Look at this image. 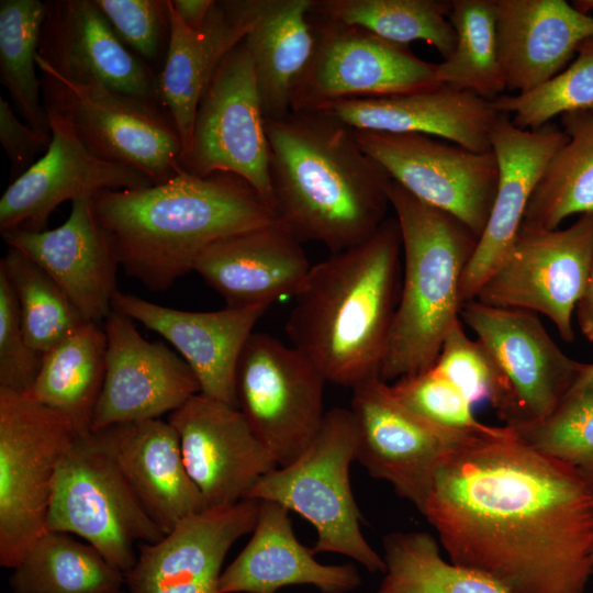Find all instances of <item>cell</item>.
<instances>
[{"mask_svg": "<svg viewBox=\"0 0 593 593\" xmlns=\"http://www.w3.org/2000/svg\"><path fill=\"white\" fill-rule=\"evenodd\" d=\"M421 513L451 562L508 593H584L593 575L591 477L507 426L451 449Z\"/></svg>", "mask_w": 593, "mask_h": 593, "instance_id": "6da1fadb", "label": "cell"}, {"mask_svg": "<svg viewBox=\"0 0 593 593\" xmlns=\"http://www.w3.org/2000/svg\"><path fill=\"white\" fill-rule=\"evenodd\" d=\"M273 211L300 242L332 253L371 237L388 219L384 168L354 130L324 111H291L266 120Z\"/></svg>", "mask_w": 593, "mask_h": 593, "instance_id": "7a4b0ae2", "label": "cell"}, {"mask_svg": "<svg viewBox=\"0 0 593 593\" xmlns=\"http://www.w3.org/2000/svg\"><path fill=\"white\" fill-rule=\"evenodd\" d=\"M91 203L119 266L152 291L193 271L211 245L278 220L251 186L227 172L181 169L159 184L101 191Z\"/></svg>", "mask_w": 593, "mask_h": 593, "instance_id": "3957f363", "label": "cell"}, {"mask_svg": "<svg viewBox=\"0 0 593 593\" xmlns=\"http://www.w3.org/2000/svg\"><path fill=\"white\" fill-rule=\"evenodd\" d=\"M401 277V234L389 217L367 240L311 266L286 323L290 345L327 382L353 389L380 377Z\"/></svg>", "mask_w": 593, "mask_h": 593, "instance_id": "277c9868", "label": "cell"}, {"mask_svg": "<svg viewBox=\"0 0 593 593\" xmlns=\"http://www.w3.org/2000/svg\"><path fill=\"white\" fill-rule=\"evenodd\" d=\"M389 200L402 244L399 302L380 368L385 382L433 368L460 320V287L479 238L454 215L392 180Z\"/></svg>", "mask_w": 593, "mask_h": 593, "instance_id": "5b68a950", "label": "cell"}, {"mask_svg": "<svg viewBox=\"0 0 593 593\" xmlns=\"http://www.w3.org/2000/svg\"><path fill=\"white\" fill-rule=\"evenodd\" d=\"M357 434L350 410L326 411L318 433L291 463L264 475L246 499L272 501L306 519L316 530L312 548L350 558L371 573L385 562L365 538L349 470L356 460Z\"/></svg>", "mask_w": 593, "mask_h": 593, "instance_id": "8992f818", "label": "cell"}, {"mask_svg": "<svg viewBox=\"0 0 593 593\" xmlns=\"http://www.w3.org/2000/svg\"><path fill=\"white\" fill-rule=\"evenodd\" d=\"M78 434L30 392L0 389V564L14 569L45 533L58 466Z\"/></svg>", "mask_w": 593, "mask_h": 593, "instance_id": "52a82bcc", "label": "cell"}, {"mask_svg": "<svg viewBox=\"0 0 593 593\" xmlns=\"http://www.w3.org/2000/svg\"><path fill=\"white\" fill-rule=\"evenodd\" d=\"M44 105L54 108L99 158L163 183L181 169L182 144L168 112L99 81L67 79L36 54Z\"/></svg>", "mask_w": 593, "mask_h": 593, "instance_id": "ba28073f", "label": "cell"}, {"mask_svg": "<svg viewBox=\"0 0 593 593\" xmlns=\"http://www.w3.org/2000/svg\"><path fill=\"white\" fill-rule=\"evenodd\" d=\"M46 528L81 537L123 573L136 562V544L164 536L94 432L78 434L64 455Z\"/></svg>", "mask_w": 593, "mask_h": 593, "instance_id": "9c48e42d", "label": "cell"}, {"mask_svg": "<svg viewBox=\"0 0 593 593\" xmlns=\"http://www.w3.org/2000/svg\"><path fill=\"white\" fill-rule=\"evenodd\" d=\"M460 320L493 363L500 388L492 407L512 429L545 418L585 367L560 349L535 313L471 300Z\"/></svg>", "mask_w": 593, "mask_h": 593, "instance_id": "30bf717a", "label": "cell"}, {"mask_svg": "<svg viewBox=\"0 0 593 593\" xmlns=\"http://www.w3.org/2000/svg\"><path fill=\"white\" fill-rule=\"evenodd\" d=\"M326 379L299 349L253 333L236 370L238 410L278 467L300 457L325 416Z\"/></svg>", "mask_w": 593, "mask_h": 593, "instance_id": "8fae6325", "label": "cell"}, {"mask_svg": "<svg viewBox=\"0 0 593 593\" xmlns=\"http://www.w3.org/2000/svg\"><path fill=\"white\" fill-rule=\"evenodd\" d=\"M593 266V212L566 228L521 225L474 300L548 317L572 343V315Z\"/></svg>", "mask_w": 593, "mask_h": 593, "instance_id": "7c38bea8", "label": "cell"}, {"mask_svg": "<svg viewBox=\"0 0 593 593\" xmlns=\"http://www.w3.org/2000/svg\"><path fill=\"white\" fill-rule=\"evenodd\" d=\"M181 167L200 177L233 174L273 210L266 118L244 41L223 59L199 103Z\"/></svg>", "mask_w": 593, "mask_h": 593, "instance_id": "4fadbf2b", "label": "cell"}, {"mask_svg": "<svg viewBox=\"0 0 593 593\" xmlns=\"http://www.w3.org/2000/svg\"><path fill=\"white\" fill-rule=\"evenodd\" d=\"M310 18L315 49L293 92L291 111H318L345 100L390 97L441 85L436 64L421 59L409 46L312 12Z\"/></svg>", "mask_w": 593, "mask_h": 593, "instance_id": "5bb4252c", "label": "cell"}, {"mask_svg": "<svg viewBox=\"0 0 593 593\" xmlns=\"http://www.w3.org/2000/svg\"><path fill=\"white\" fill-rule=\"evenodd\" d=\"M354 133L359 146L392 180L421 201L454 215L480 238L499 179L492 150L473 152L417 133Z\"/></svg>", "mask_w": 593, "mask_h": 593, "instance_id": "9a60e30c", "label": "cell"}, {"mask_svg": "<svg viewBox=\"0 0 593 593\" xmlns=\"http://www.w3.org/2000/svg\"><path fill=\"white\" fill-rule=\"evenodd\" d=\"M349 410L356 425V460L419 512L445 456L480 433L430 423L402 404L379 376L353 388Z\"/></svg>", "mask_w": 593, "mask_h": 593, "instance_id": "2e32d148", "label": "cell"}, {"mask_svg": "<svg viewBox=\"0 0 593 593\" xmlns=\"http://www.w3.org/2000/svg\"><path fill=\"white\" fill-rule=\"evenodd\" d=\"M44 107L51 144L1 195V234L47 230L52 213L66 201L92 199L104 190L142 189L153 184L138 170L96 156L54 108Z\"/></svg>", "mask_w": 593, "mask_h": 593, "instance_id": "e0dca14e", "label": "cell"}, {"mask_svg": "<svg viewBox=\"0 0 593 593\" xmlns=\"http://www.w3.org/2000/svg\"><path fill=\"white\" fill-rule=\"evenodd\" d=\"M205 507L233 505L278 467L243 413L198 393L168 416Z\"/></svg>", "mask_w": 593, "mask_h": 593, "instance_id": "ac0fdd59", "label": "cell"}, {"mask_svg": "<svg viewBox=\"0 0 593 593\" xmlns=\"http://www.w3.org/2000/svg\"><path fill=\"white\" fill-rule=\"evenodd\" d=\"M105 374L91 432L172 413L200 393L188 363L160 342L145 339L134 321L111 311L104 320Z\"/></svg>", "mask_w": 593, "mask_h": 593, "instance_id": "d6986e66", "label": "cell"}, {"mask_svg": "<svg viewBox=\"0 0 593 593\" xmlns=\"http://www.w3.org/2000/svg\"><path fill=\"white\" fill-rule=\"evenodd\" d=\"M259 503L243 499L205 508L181 521L160 540L138 545L136 562L124 573L127 593H219L224 559L255 528Z\"/></svg>", "mask_w": 593, "mask_h": 593, "instance_id": "ffe728a7", "label": "cell"}, {"mask_svg": "<svg viewBox=\"0 0 593 593\" xmlns=\"http://www.w3.org/2000/svg\"><path fill=\"white\" fill-rule=\"evenodd\" d=\"M45 7L37 56L53 70L161 105L158 74L119 38L94 0H52Z\"/></svg>", "mask_w": 593, "mask_h": 593, "instance_id": "44dd1931", "label": "cell"}, {"mask_svg": "<svg viewBox=\"0 0 593 593\" xmlns=\"http://www.w3.org/2000/svg\"><path fill=\"white\" fill-rule=\"evenodd\" d=\"M489 141L499 168L497 187L488 223L462 276V304L475 299L512 245L540 177L568 136L551 123L521 128L508 115L497 113Z\"/></svg>", "mask_w": 593, "mask_h": 593, "instance_id": "7402d4cb", "label": "cell"}, {"mask_svg": "<svg viewBox=\"0 0 593 593\" xmlns=\"http://www.w3.org/2000/svg\"><path fill=\"white\" fill-rule=\"evenodd\" d=\"M269 306L193 312L163 306L120 290L112 310L168 340L193 371L200 393L238 409L236 370L257 321Z\"/></svg>", "mask_w": 593, "mask_h": 593, "instance_id": "603a6c76", "label": "cell"}, {"mask_svg": "<svg viewBox=\"0 0 593 593\" xmlns=\"http://www.w3.org/2000/svg\"><path fill=\"white\" fill-rule=\"evenodd\" d=\"M1 235L10 248L38 265L88 321L99 324L111 313L120 266L91 199L71 202L68 219L56 228Z\"/></svg>", "mask_w": 593, "mask_h": 593, "instance_id": "cb8c5ba5", "label": "cell"}, {"mask_svg": "<svg viewBox=\"0 0 593 593\" xmlns=\"http://www.w3.org/2000/svg\"><path fill=\"white\" fill-rule=\"evenodd\" d=\"M311 266L302 242L277 220L211 245L193 271L227 307H249L294 296Z\"/></svg>", "mask_w": 593, "mask_h": 593, "instance_id": "d4e9b609", "label": "cell"}, {"mask_svg": "<svg viewBox=\"0 0 593 593\" xmlns=\"http://www.w3.org/2000/svg\"><path fill=\"white\" fill-rule=\"evenodd\" d=\"M94 433L164 535L206 508L186 469L178 433L168 421H133Z\"/></svg>", "mask_w": 593, "mask_h": 593, "instance_id": "484cf974", "label": "cell"}, {"mask_svg": "<svg viewBox=\"0 0 593 593\" xmlns=\"http://www.w3.org/2000/svg\"><path fill=\"white\" fill-rule=\"evenodd\" d=\"M495 12L499 61L513 94L556 77L593 35V15L564 0H495Z\"/></svg>", "mask_w": 593, "mask_h": 593, "instance_id": "4316f807", "label": "cell"}, {"mask_svg": "<svg viewBox=\"0 0 593 593\" xmlns=\"http://www.w3.org/2000/svg\"><path fill=\"white\" fill-rule=\"evenodd\" d=\"M251 537L222 571L219 593H276L289 585L307 584L322 593H349L361 584L354 563L322 564L312 549L294 535L289 511L260 501Z\"/></svg>", "mask_w": 593, "mask_h": 593, "instance_id": "83f0119b", "label": "cell"}, {"mask_svg": "<svg viewBox=\"0 0 593 593\" xmlns=\"http://www.w3.org/2000/svg\"><path fill=\"white\" fill-rule=\"evenodd\" d=\"M318 111L354 130L425 134L479 153L491 150L489 135L497 114L489 101L445 85L390 97L345 100Z\"/></svg>", "mask_w": 593, "mask_h": 593, "instance_id": "f1b7e54d", "label": "cell"}, {"mask_svg": "<svg viewBox=\"0 0 593 593\" xmlns=\"http://www.w3.org/2000/svg\"><path fill=\"white\" fill-rule=\"evenodd\" d=\"M169 20L158 93L180 136L183 158L191 147L199 103L223 59L245 40L251 19L238 0L214 1L203 27L195 31L181 21L169 0Z\"/></svg>", "mask_w": 593, "mask_h": 593, "instance_id": "f546056e", "label": "cell"}, {"mask_svg": "<svg viewBox=\"0 0 593 593\" xmlns=\"http://www.w3.org/2000/svg\"><path fill=\"white\" fill-rule=\"evenodd\" d=\"M315 0H238L251 19L244 42L254 63L266 120L291 112L293 92L313 56Z\"/></svg>", "mask_w": 593, "mask_h": 593, "instance_id": "4dcf8cb0", "label": "cell"}, {"mask_svg": "<svg viewBox=\"0 0 593 593\" xmlns=\"http://www.w3.org/2000/svg\"><path fill=\"white\" fill-rule=\"evenodd\" d=\"M107 336L87 322L43 355L31 395L65 417L77 434L91 432L105 374Z\"/></svg>", "mask_w": 593, "mask_h": 593, "instance_id": "1f68e13d", "label": "cell"}, {"mask_svg": "<svg viewBox=\"0 0 593 593\" xmlns=\"http://www.w3.org/2000/svg\"><path fill=\"white\" fill-rule=\"evenodd\" d=\"M561 119L568 141L548 163L522 225L556 230L571 215L593 212V110Z\"/></svg>", "mask_w": 593, "mask_h": 593, "instance_id": "d6a6232c", "label": "cell"}, {"mask_svg": "<svg viewBox=\"0 0 593 593\" xmlns=\"http://www.w3.org/2000/svg\"><path fill=\"white\" fill-rule=\"evenodd\" d=\"M124 573L94 547L69 534L45 532L13 569V593H118Z\"/></svg>", "mask_w": 593, "mask_h": 593, "instance_id": "836d02e7", "label": "cell"}, {"mask_svg": "<svg viewBox=\"0 0 593 593\" xmlns=\"http://www.w3.org/2000/svg\"><path fill=\"white\" fill-rule=\"evenodd\" d=\"M450 8L447 0H315L311 12L400 45L425 42L446 59L456 44Z\"/></svg>", "mask_w": 593, "mask_h": 593, "instance_id": "e575fe53", "label": "cell"}, {"mask_svg": "<svg viewBox=\"0 0 593 593\" xmlns=\"http://www.w3.org/2000/svg\"><path fill=\"white\" fill-rule=\"evenodd\" d=\"M385 572L377 593H508L486 574L445 560L426 532L383 538Z\"/></svg>", "mask_w": 593, "mask_h": 593, "instance_id": "d590c367", "label": "cell"}, {"mask_svg": "<svg viewBox=\"0 0 593 593\" xmlns=\"http://www.w3.org/2000/svg\"><path fill=\"white\" fill-rule=\"evenodd\" d=\"M452 53L436 64L439 83L492 101L506 90L496 40L495 0H451Z\"/></svg>", "mask_w": 593, "mask_h": 593, "instance_id": "8d00e7d4", "label": "cell"}, {"mask_svg": "<svg viewBox=\"0 0 593 593\" xmlns=\"http://www.w3.org/2000/svg\"><path fill=\"white\" fill-rule=\"evenodd\" d=\"M45 11V2L40 0L0 1V81L25 123L38 132L51 133L36 75Z\"/></svg>", "mask_w": 593, "mask_h": 593, "instance_id": "74e56055", "label": "cell"}, {"mask_svg": "<svg viewBox=\"0 0 593 593\" xmlns=\"http://www.w3.org/2000/svg\"><path fill=\"white\" fill-rule=\"evenodd\" d=\"M19 302L27 343L45 354L88 321L58 284L31 258L10 248L0 261Z\"/></svg>", "mask_w": 593, "mask_h": 593, "instance_id": "f35d334b", "label": "cell"}, {"mask_svg": "<svg viewBox=\"0 0 593 593\" xmlns=\"http://www.w3.org/2000/svg\"><path fill=\"white\" fill-rule=\"evenodd\" d=\"M534 449L585 473L593 472V363L542 419L513 429Z\"/></svg>", "mask_w": 593, "mask_h": 593, "instance_id": "ab89813d", "label": "cell"}, {"mask_svg": "<svg viewBox=\"0 0 593 593\" xmlns=\"http://www.w3.org/2000/svg\"><path fill=\"white\" fill-rule=\"evenodd\" d=\"M490 107L511 115L525 130H537L550 120L570 112L593 110V35L579 46L573 60L540 87L519 94H501Z\"/></svg>", "mask_w": 593, "mask_h": 593, "instance_id": "60d3db41", "label": "cell"}, {"mask_svg": "<svg viewBox=\"0 0 593 593\" xmlns=\"http://www.w3.org/2000/svg\"><path fill=\"white\" fill-rule=\"evenodd\" d=\"M390 385L402 404L438 426L480 433L500 428L479 421L473 414V404L435 367L400 378Z\"/></svg>", "mask_w": 593, "mask_h": 593, "instance_id": "b9f144b4", "label": "cell"}, {"mask_svg": "<svg viewBox=\"0 0 593 593\" xmlns=\"http://www.w3.org/2000/svg\"><path fill=\"white\" fill-rule=\"evenodd\" d=\"M434 367L473 405L494 404L500 388L496 371L481 343L466 333L461 320L446 335Z\"/></svg>", "mask_w": 593, "mask_h": 593, "instance_id": "7bdbcfd3", "label": "cell"}, {"mask_svg": "<svg viewBox=\"0 0 593 593\" xmlns=\"http://www.w3.org/2000/svg\"><path fill=\"white\" fill-rule=\"evenodd\" d=\"M119 38L141 59L155 61L168 46L169 0H94Z\"/></svg>", "mask_w": 593, "mask_h": 593, "instance_id": "ee69618b", "label": "cell"}, {"mask_svg": "<svg viewBox=\"0 0 593 593\" xmlns=\"http://www.w3.org/2000/svg\"><path fill=\"white\" fill-rule=\"evenodd\" d=\"M42 360L26 340L15 292L0 268V389L30 392Z\"/></svg>", "mask_w": 593, "mask_h": 593, "instance_id": "f6af8a7d", "label": "cell"}, {"mask_svg": "<svg viewBox=\"0 0 593 593\" xmlns=\"http://www.w3.org/2000/svg\"><path fill=\"white\" fill-rule=\"evenodd\" d=\"M52 133L38 132L15 115L9 102L0 97V143L11 164V178L16 179L35 161L38 153L46 152Z\"/></svg>", "mask_w": 593, "mask_h": 593, "instance_id": "bcb514c9", "label": "cell"}, {"mask_svg": "<svg viewBox=\"0 0 593 593\" xmlns=\"http://www.w3.org/2000/svg\"><path fill=\"white\" fill-rule=\"evenodd\" d=\"M171 4L188 27L199 31L203 27L214 0H171Z\"/></svg>", "mask_w": 593, "mask_h": 593, "instance_id": "7dc6e473", "label": "cell"}, {"mask_svg": "<svg viewBox=\"0 0 593 593\" xmlns=\"http://www.w3.org/2000/svg\"><path fill=\"white\" fill-rule=\"evenodd\" d=\"M574 314L582 334L593 343V266L585 288L575 305Z\"/></svg>", "mask_w": 593, "mask_h": 593, "instance_id": "c3c4849f", "label": "cell"}, {"mask_svg": "<svg viewBox=\"0 0 593 593\" xmlns=\"http://www.w3.org/2000/svg\"><path fill=\"white\" fill-rule=\"evenodd\" d=\"M571 4L581 13L590 14L593 11V0H574Z\"/></svg>", "mask_w": 593, "mask_h": 593, "instance_id": "681fc988", "label": "cell"}, {"mask_svg": "<svg viewBox=\"0 0 593 593\" xmlns=\"http://www.w3.org/2000/svg\"><path fill=\"white\" fill-rule=\"evenodd\" d=\"M588 474L591 477V479H592V481H593V472H592V473H588Z\"/></svg>", "mask_w": 593, "mask_h": 593, "instance_id": "f907efd6", "label": "cell"}, {"mask_svg": "<svg viewBox=\"0 0 593 593\" xmlns=\"http://www.w3.org/2000/svg\"><path fill=\"white\" fill-rule=\"evenodd\" d=\"M118 593H126V592H124V591H120V592H118Z\"/></svg>", "mask_w": 593, "mask_h": 593, "instance_id": "816d5d0a", "label": "cell"}]
</instances>
